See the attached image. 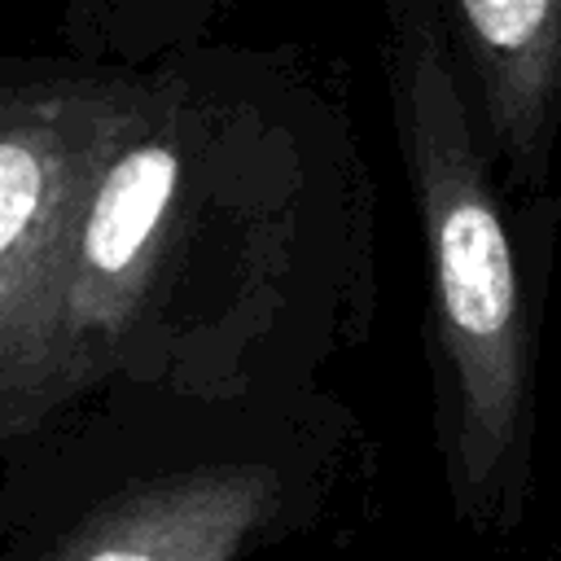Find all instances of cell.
<instances>
[{"instance_id":"6da1fadb","label":"cell","mask_w":561,"mask_h":561,"mask_svg":"<svg viewBox=\"0 0 561 561\" xmlns=\"http://www.w3.org/2000/svg\"><path fill=\"white\" fill-rule=\"evenodd\" d=\"M377 298V188L333 70L228 39L127 61L70 276L66 412L96 390L302 381Z\"/></svg>"},{"instance_id":"7a4b0ae2","label":"cell","mask_w":561,"mask_h":561,"mask_svg":"<svg viewBox=\"0 0 561 561\" xmlns=\"http://www.w3.org/2000/svg\"><path fill=\"white\" fill-rule=\"evenodd\" d=\"M381 79L425 254V346L456 504L500 517L535 421L561 193H513L478 118L443 0H386Z\"/></svg>"},{"instance_id":"3957f363","label":"cell","mask_w":561,"mask_h":561,"mask_svg":"<svg viewBox=\"0 0 561 561\" xmlns=\"http://www.w3.org/2000/svg\"><path fill=\"white\" fill-rule=\"evenodd\" d=\"M127 61L9 53L0 61V438L31 443L66 412L61 333L101 145Z\"/></svg>"},{"instance_id":"277c9868","label":"cell","mask_w":561,"mask_h":561,"mask_svg":"<svg viewBox=\"0 0 561 561\" xmlns=\"http://www.w3.org/2000/svg\"><path fill=\"white\" fill-rule=\"evenodd\" d=\"M285 500L272 456H206L110 491L44 561H232Z\"/></svg>"},{"instance_id":"5b68a950","label":"cell","mask_w":561,"mask_h":561,"mask_svg":"<svg viewBox=\"0 0 561 561\" xmlns=\"http://www.w3.org/2000/svg\"><path fill=\"white\" fill-rule=\"evenodd\" d=\"M478 118L513 193L557 188L561 0H443Z\"/></svg>"},{"instance_id":"8992f818","label":"cell","mask_w":561,"mask_h":561,"mask_svg":"<svg viewBox=\"0 0 561 561\" xmlns=\"http://www.w3.org/2000/svg\"><path fill=\"white\" fill-rule=\"evenodd\" d=\"M245 0H66L61 39L70 53L145 61L175 44L210 39V31Z\"/></svg>"}]
</instances>
